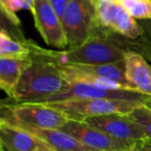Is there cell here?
Masks as SVG:
<instances>
[{"label": "cell", "mask_w": 151, "mask_h": 151, "mask_svg": "<svg viewBox=\"0 0 151 151\" xmlns=\"http://www.w3.org/2000/svg\"><path fill=\"white\" fill-rule=\"evenodd\" d=\"M32 62V56L28 58L0 57V87L7 96L12 94L24 71Z\"/></svg>", "instance_id": "obj_14"}, {"label": "cell", "mask_w": 151, "mask_h": 151, "mask_svg": "<svg viewBox=\"0 0 151 151\" xmlns=\"http://www.w3.org/2000/svg\"><path fill=\"white\" fill-rule=\"evenodd\" d=\"M1 120H13L26 125L47 129H61L68 118L48 104L3 105Z\"/></svg>", "instance_id": "obj_4"}, {"label": "cell", "mask_w": 151, "mask_h": 151, "mask_svg": "<svg viewBox=\"0 0 151 151\" xmlns=\"http://www.w3.org/2000/svg\"><path fill=\"white\" fill-rule=\"evenodd\" d=\"M32 64L24 71L6 105L47 103L51 97L64 90L68 82L64 79L60 66L44 54V48L34 42L32 47Z\"/></svg>", "instance_id": "obj_2"}, {"label": "cell", "mask_w": 151, "mask_h": 151, "mask_svg": "<svg viewBox=\"0 0 151 151\" xmlns=\"http://www.w3.org/2000/svg\"><path fill=\"white\" fill-rule=\"evenodd\" d=\"M35 151H56V150H54V149L50 148V147L46 146V145H44L42 143H40V146L37 147V149H36Z\"/></svg>", "instance_id": "obj_22"}, {"label": "cell", "mask_w": 151, "mask_h": 151, "mask_svg": "<svg viewBox=\"0 0 151 151\" xmlns=\"http://www.w3.org/2000/svg\"><path fill=\"white\" fill-rule=\"evenodd\" d=\"M94 2H114V3H120L121 0H93Z\"/></svg>", "instance_id": "obj_23"}, {"label": "cell", "mask_w": 151, "mask_h": 151, "mask_svg": "<svg viewBox=\"0 0 151 151\" xmlns=\"http://www.w3.org/2000/svg\"><path fill=\"white\" fill-rule=\"evenodd\" d=\"M87 124L120 140L140 142L147 139L143 129L128 114L114 113L84 120Z\"/></svg>", "instance_id": "obj_10"}, {"label": "cell", "mask_w": 151, "mask_h": 151, "mask_svg": "<svg viewBox=\"0 0 151 151\" xmlns=\"http://www.w3.org/2000/svg\"><path fill=\"white\" fill-rule=\"evenodd\" d=\"M49 1H50V3L52 4V6L54 7V9L61 19L65 9H66V6L71 0H49Z\"/></svg>", "instance_id": "obj_20"}, {"label": "cell", "mask_w": 151, "mask_h": 151, "mask_svg": "<svg viewBox=\"0 0 151 151\" xmlns=\"http://www.w3.org/2000/svg\"><path fill=\"white\" fill-rule=\"evenodd\" d=\"M61 21L68 48L82 45L90 37L97 25L94 1L71 0L66 6Z\"/></svg>", "instance_id": "obj_5"}, {"label": "cell", "mask_w": 151, "mask_h": 151, "mask_svg": "<svg viewBox=\"0 0 151 151\" xmlns=\"http://www.w3.org/2000/svg\"><path fill=\"white\" fill-rule=\"evenodd\" d=\"M96 9V22L99 25L129 40H136L141 35L138 20L134 19L121 3L94 2Z\"/></svg>", "instance_id": "obj_9"}, {"label": "cell", "mask_w": 151, "mask_h": 151, "mask_svg": "<svg viewBox=\"0 0 151 151\" xmlns=\"http://www.w3.org/2000/svg\"><path fill=\"white\" fill-rule=\"evenodd\" d=\"M1 151H4V150H2V149H1Z\"/></svg>", "instance_id": "obj_26"}, {"label": "cell", "mask_w": 151, "mask_h": 151, "mask_svg": "<svg viewBox=\"0 0 151 151\" xmlns=\"http://www.w3.org/2000/svg\"><path fill=\"white\" fill-rule=\"evenodd\" d=\"M0 143L4 151H35L40 142L15 125L0 121Z\"/></svg>", "instance_id": "obj_13"}, {"label": "cell", "mask_w": 151, "mask_h": 151, "mask_svg": "<svg viewBox=\"0 0 151 151\" xmlns=\"http://www.w3.org/2000/svg\"><path fill=\"white\" fill-rule=\"evenodd\" d=\"M134 150H142V151H151V139H145L140 141L137 144Z\"/></svg>", "instance_id": "obj_21"}, {"label": "cell", "mask_w": 151, "mask_h": 151, "mask_svg": "<svg viewBox=\"0 0 151 151\" xmlns=\"http://www.w3.org/2000/svg\"><path fill=\"white\" fill-rule=\"evenodd\" d=\"M148 97L149 96L142 94V93L125 90V89L107 88V87L82 84V83H68V85L64 90L51 97L47 103H56V101H67V99H105L144 104Z\"/></svg>", "instance_id": "obj_7"}, {"label": "cell", "mask_w": 151, "mask_h": 151, "mask_svg": "<svg viewBox=\"0 0 151 151\" xmlns=\"http://www.w3.org/2000/svg\"><path fill=\"white\" fill-rule=\"evenodd\" d=\"M49 106L62 112L69 120L84 121L85 119L95 116L121 113L129 114L142 104L126 101L105 99H81L47 103Z\"/></svg>", "instance_id": "obj_3"}, {"label": "cell", "mask_w": 151, "mask_h": 151, "mask_svg": "<svg viewBox=\"0 0 151 151\" xmlns=\"http://www.w3.org/2000/svg\"><path fill=\"white\" fill-rule=\"evenodd\" d=\"M122 6L136 20H151V0H121Z\"/></svg>", "instance_id": "obj_18"}, {"label": "cell", "mask_w": 151, "mask_h": 151, "mask_svg": "<svg viewBox=\"0 0 151 151\" xmlns=\"http://www.w3.org/2000/svg\"><path fill=\"white\" fill-rule=\"evenodd\" d=\"M141 35L136 40V52L151 62V20H139Z\"/></svg>", "instance_id": "obj_17"}, {"label": "cell", "mask_w": 151, "mask_h": 151, "mask_svg": "<svg viewBox=\"0 0 151 151\" xmlns=\"http://www.w3.org/2000/svg\"><path fill=\"white\" fill-rule=\"evenodd\" d=\"M33 0H0V7L3 18L7 20L15 27L20 26L17 13L20 11H32Z\"/></svg>", "instance_id": "obj_16"}, {"label": "cell", "mask_w": 151, "mask_h": 151, "mask_svg": "<svg viewBox=\"0 0 151 151\" xmlns=\"http://www.w3.org/2000/svg\"><path fill=\"white\" fill-rule=\"evenodd\" d=\"M12 125H15L35 137L40 143L56 151H94L88 148L73 137L61 129H47L22 124L13 120H1Z\"/></svg>", "instance_id": "obj_11"}, {"label": "cell", "mask_w": 151, "mask_h": 151, "mask_svg": "<svg viewBox=\"0 0 151 151\" xmlns=\"http://www.w3.org/2000/svg\"><path fill=\"white\" fill-rule=\"evenodd\" d=\"M128 115L142 128L147 139H151V109L142 104Z\"/></svg>", "instance_id": "obj_19"}, {"label": "cell", "mask_w": 151, "mask_h": 151, "mask_svg": "<svg viewBox=\"0 0 151 151\" xmlns=\"http://www.w3.org/2000/svg\"><path fill=\"white\" fill-rule=\"evenodd\" d=\"M61 130L94 151H134L138 142L114 138L84 121L68 120Z\"/></svg>", "instance_id": "obj_6"}, {"label": "cell", "mask_w": 151, "mask_h": 151, "mask_svg": "<svg viewBox=\"0 0 151 151\" xmlns=\"http://www.w3.org/2000/svg\"><path fill=\"white\" fill-rule=\"evenodd\" d=\"M128 52H136V42L99 25L90 37L77 47L62 51L44 49V54L58 65L104 64L118 62Z\"/></svg>", "instance_id": "obj_1"}, {"label": "cell", "mask_w": 151, "mask_h": 151, "mask_svg": "<svg viewBox=\"0 0 151 151\" xmlns=\"http://www.w3.org/2000/svg\"><path fill=\"white\" fill-rule=\"evenodd\" d=\"M31 14L35 28L47 45L61 51L68 48L62 21L49 0H33Z\"/></svg>", "instance_id": "obj_8"}, {"label": "cell", "mask_w": 151, "mask_h": 151, "mask_svg": "<svg viewBox=\"0 0 151 151\" xmlns=\"http://www.w3.org/2000/svg\"><path fill=\"white\" fill-rule=\"evenodd\" d=\"M125 77L132 90L151 96V65L137 52H128L124 57Z\"/></svg>", "instance_id": "obj_12"}, {"label": "cell", "mask_w": 151, "mask_h": 151, "mask_svg": "<svg viewBox=\"0 0 151 151\" xmlns=\"http://www.w3.org/2000/svg\"><path fill=\"white\" fill-rule=\"evenodd\" d=\"M145 106H147V107L149 108V109H151V96H149L148 99H147V101L144 103Z\"/></svg>", "instance_id": "obj_24"}, {"label": "cell", "mask_w": 151, "mask_h": 151, "mask_svg": "<svg viewBox=\"0 0 151 151\" xmlns=\"http://www.w3.org/2000/svg\"><path fill=\"white\" fill-rule=\"evenodd\" d=\"M134 151H142V150H134Z\"/></svg>", "instance_id": "obj_25"}, {"label": "cell", "mask_w": 151, "mask_h": 151, "mask_svg": "<svg viewBox=\"0 0 151 151\" xmlns=\"http://www.w3.org/2000/svg\"><path fill=\"white\" fill-rule=\"evenodd\" d=\"M33 42L22 35H12L4 27L0 31V57L28 58L31 57Z\"/></svg>", "instance_id": "obj_15"}]
</instances>
